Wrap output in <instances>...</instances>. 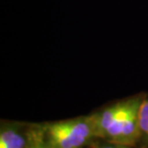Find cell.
<instances>
[{"label":"cell","mask_w":148,"mask_h":148,"mask_svg":"<svg viewBox=\"0 0 148 148\" xmlns=\"http://www.w3.org/2000/svg\"><path fill=\"white\" fill-rule=\"evenodd\" d=\"M30 134L24 135L19 127L5 125L0 133V148H25Z\"/></svg>","instance_id":"7a4b0ae2"},{"label":"cell","mask_w":148,"mask_h":148,"mask_svg":"<svg viewBox=\"0 0 148 148\" xmlns=\"http://www.w3.org/2000/svg\"><path fill=\"white\" fill-rule=\"evenodd\" d=\"M138 126L140 138L148 143V95L143 97L138 111Z\"/></svg>","instance_id":"3957f363"},{"label":"cell","mask_w":148,"mask_h":148,"mask_svg":"<svg viewBox=\"0 0 148 148\" xmlns=\"http://www.w3.org/2000/svg\"><path fill=\"white\" fill-rule=\"evenodd\" d=\"M47 148H49V147H48V146H47Z\"/></svg>","instance_id":"8992f818"},{"label":"cell","mask_w":148,"mask_h":148,"mask_svg":"<svg viewBox=\"0 0 148 148\" xmlns=\"http://www.w3.org/2000/svg\"><path fill=\"white\" fill-rule=\"evenodd\" d=\"M129 146H125V145H120V144H116V143H112L110 141H107V143H104L102 144H99L97 148H128Z\"/></svg>","instance_id":"5b68a950"},{"label":"cell","mask_w":148,"mask_h":148,"mask_svg":"<svg viewBox=\"0 0 148 148\" xmlns=\"http://www.w3.org/2000/svg\"><path fill=\"white\" fill-rule=\"evenodd\" d=\"M93 137L95 130L90 116L59 121L46 128L49 148H79Z\"/></svg>","instance_id":"6da1fadb"},{"label":"cell","mask_w":148,"mask_h":148,"mask_svg":"<svg viewBox=\"0 0 148 148\" xmlns=\"http://www.w3.org/2000/svg\"><path fill=\"white\" fill-rule=\"evenodd\" d=\"M25 148H47V144L42 140L40 136L38 135V133H31Z\"/></svg>","instance_id":"277c9868"}]
</instances>
